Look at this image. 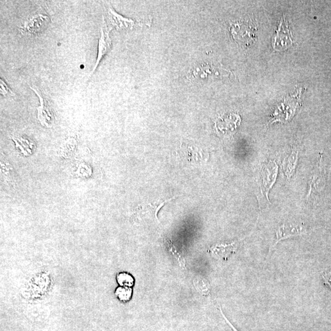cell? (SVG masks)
Listing matches in <instances>:
<instances>
[{
  "mask_svg": "<svg viewBox=\"0 0 331 331\" xmlns=\"http://www.w3.org/2000/svg\"><path fill=\"white\" fill-rule=\"evenodd\" d=\"M283 17L284 18H282L278 30L276 31L272 41L274 49L277 51H282L288 49L293 42L288 22L285 20V16Z\"/></svg>",
  "mask_w": 331,
  "mask_h": 331,
  "instance_id": "obj_4",
  "label": "cell"
},
{
  "mask_svg": "<svg viewBox=\"0 0 331 331\" xmlns=\"http://www.w3.org/2000/svg\"><path fill=\"white\" fill-rule=\"evenodd\" d=\"M118 282L123 287H130L134 283V279L128 274L121 273L118 276Z\"/></svg>",
  "mask_w": 331,
  "mask_h": 331,
  "instance_id": "obj_12",
  "label": "cell"
},
{
  "mask_svg": "<svg viewBox=\"0 0 331 331\" xmlns=\"http://www.w3.org/2000/svg\"><path fill=\"white\" fill-rule=\"evenodd\" d=\"M37 96L40 100V106L37 108V118L43 126L47 128H51L54 124V116H53L52 110L50 108L48 101L44 98L43 93L40 92V90L31 87Z\"/></svg>",
  "mask_w": 331,
  "mask_h": 331,
  "instance_id": "obj_5",
  "label": "cell"
},
{
  "mask_svg": "<svg viewBox=\"0 0 331 331\" xmlns=\"http://www.w3.org/2000/svg\"><path fill=\"white\" fill-rule=\"evenodd\" d=\"M298 159V150H292L291 152L285 158L283 162V171H285L287 179H289L294 174Z\"/></svg>",
  "mask_w": 331,
  "mask_h": 331,
  "instance_id": "obj_10",
  "label": "cell"
},
{
  "mask_svg": "<svg viewBox=\"0 0 331 331\" xmlns=\"http://www.w3.org/2000/svg\"><path fill=\"white\" fill-rule=\"evenodd\" d=\"M132 289L130 287H122L116 291V295L122 301H127L131 297Z\"/></svg>",
  "mask_w": 331,
  "mask_h": 331,
  "instance_id": "obj_14",
  "label": "cell"
},
{
  "mask_svg": "<svg viewBox=\"0 0 331 331\" xmlns=\"http://www.w3.org/2000/svg\"><path fill=\"white\" fill-rule=\"evenodd\" d=\"M279 166L276 161L269 160L261 166L256 179L257 190L255 193L259 203L260 209L269 206L268 194L276 181Z\"/></svg>",
  "mask_w": 331,
  "mask_h": 331,
  "instance_id": "obj_1",
  "label": "cell"
},
{
  "mask_svg": "<svg viewBox=\"0 0 331 331\" xmlns=\"http://www.w3.org/2000/svg\"><path fill=\"white\" fill-rule=\"evenodd\" d=\"M235 241L225 244H217L209 248V252L213 258L219 260H227L237 250L239 243Z\"/></svg>",
  "mask_w": 331,
  "mask_h": 331,
  "instance_id": "obj_7",
  "label": "cell"
},
{
  "mask_svg": "<svg viewBox=\"0 0 331 331\" xmlns=\"http://www.w3.org/2000/svg\"><path fill=\"white\" fill-rule=\"evenodd\" d=\"M194 285L196 286L197 289H200L201 293H204V295H208L210 291V285L206 280L204 279H196L194 281Z\"/></svg>",
  "mask_w": 331,
  "mask_h": 331,
  "instance_id": "obj_13",
  "label": "cell"
},
{
  "mask_svg": "<svg viewBox=\"0 0 331 331\" xmlns=\"http://www.w3.org/2000/svg\"><path fill=\"white\" fill-rule=\"evenodd\" d=\"M324 284L328 287L331 289V272L327 271L322 274Z\"/></svg>",
  "mask_w": 331,
  "mask_h": 331,
  "instance_id": "obj_17",
  "label": "cell"
},
{
  "mask_svg": "<svg viewBox=\"0 0 331 331\" xmlns=\"http://www.w3.org/2000/svg\"><path fill=\"white\" fill-rule=\"evenodd\" d=\"M110 45H111V41H110L109 38V33L108 31H106V28L104 27V24H103L102 34H101V37L99 41V54H98L96 64L94 66L93 70L90 73V76L93 74L94 71H95V69H96L97 66H99L100 61H102L103 56L105 55L109 51L110 48Z\"/></svg>",
  "mask_w": 331,
  "mask_h": 331,
  "instance_id": "obj_8",
  "label": "cell"
},
{
  "mask_svg": "<svg viewBox=\"0 0 331 331\" xmlns=\"http://www.w3.org/2000/svg\"><path fill=\"white\" fill-rule=\"evenodd\" d=\"M307 227L303 222H290L285 221L277 228L276 232V242L273 245L275 247L280 241L295 236H302L307 232Z\"/></svg>",
  "mask_w": 331,
  "mask_h": 331,
  "instance_id": "obj_3",
  "label": "cell"
},
{
  "mask_svg": "<svg viewBox=\"0 0 331 331\" xmlns=\"http://www.w3.org/2000/svg\"><path fill=\"white\" fill-rule=\"evenodd\" d=\"M326 175L325 166L323 160V155H321L319 162L315 167L313 174L308 182V190L307 196L308 201L315 200L314 199L323 191L325 188Z\"/></svg>",
  "mask_w": 331,
  "mask_h": 331,
  "instance_id": "obj_2",
  "label": "cell"
},
{
  "mask_svg": "<svg viewBox=\"0 0 331 331\" xmlns=\"http://www.w3.org/2000/svg\"><path fill=\"white\" fill-rule=\"evenodd\" d=\"M168 247L169 251L171 252V254L174 255L176 259L178 260V262L181 264V266L182 267L185 268V260L184 257L182 256L181 254H180L179 252L177 250L174 246H173L172 244L168 245Z\"/></svg>",
  "mask_w": 331,
  "mask_h": 331,
  "instance_id": "obj_16",
  "label": "cell"
},
{
  "mask_svg": "<svg viewBox=\"0 0 331 331\" xmlns=\"http://www.w3.org/2000/svg\"><path fill=\"white\" fill-rule=\"evenodd\" d=\"M49 23L48 18L43 15H36L25 23L23 29L31 34L43 31Z\"/></svg>",
  "mask_w": 331,
  "mask_h": 331,
  "instance_id": "obj_9",
  "label": "cell"
},
{
  "mask_svg": "<svg viewBox=\"0 0 331 331\" xmlns=\"http://www.w3.org/2000/svg\"><path fill=\"white\" fill-rule=\"evenodd\" d=\"M180 197V195H178V196H175L174 197H172L171 198L168 199V200L162 201V200H159L156 203H154L153 204H149V206L153 208L154 209V217H155V218L158 222H159V219H158V212H159V211L160 210L161 208H162L164 205H165L167 203H169V202L172 201L174 200V199H176L177 197Z\"/></svg>",
  "mask_w": 331,
  "mask_h": 331,
  "instance_id": "obj_15",
  "label": "cell"
},
{
  "mask_svg": "<svg viewBox=\"0 0 331 331\" xmlns=\"http://www.w3.org/2000/svg\"><path fill=\"white\" fill-rule=\"evenodd\" d=\"M220 310L221 314H222V316L224 319H225V320L226 321V323L228 324L230 327H231V328L232 329V330L233 331H239L236 328V327L232 325V323L230 322L228 318H226L225 314H223V312L222 310V308H221L220 306Z\"/></svg>",
  "mask_w": 331,
  "mask_h": 331,
  "instance_id": "obj_19",
  "label": "cell"
},
{
  "mask_svg": "<svg viewBox=\"0 0 331 331\" xmlns=\"http://www.w3.org/2000/svg\"><path fill=\"white\" fill-rule=\"evenodd\" d=\"M235 40L242 43L250 44L255 39L254 28L244 22L233 24L231 28Z\"/></svg>",
  "mask_w": 331,
  "mask_h": 331,
  "instance_id": "obj_6",
  "label": "cell"
},
{
  "mask_svg": "<svg viewBox=\"0 0 331 331\" xmlns=\"http://www.w3.org/2000/svg\"><path fill=\"white\" fill-rule=\"evenodd\" d=\"M109 15L112 24L118 28H130L134 24V22L116 14L112 8H109Z\"/></svg>",
  "mask_w": 331,
  "mask_h": 331,
  "instance_id": "obj_11",
  "label": "cell"
},
{
  "mask_svg": "<svg viewBox=\"0 0 331 331\" xmlns=\"http://www.w3.org/2000/svg\"><path fill=\"white\" fill-rule=\"evenodd\" d=\"M1 93L3 95H10L13 96V92H12V91L9 89V87L6 86V84L4 83V81L1 80Z\"/></svg>",
  "mask_w": 331,
  "mask_h": 331,
  "instance_id": "obj_18",
  "label": "cell"
}]
</instances>
